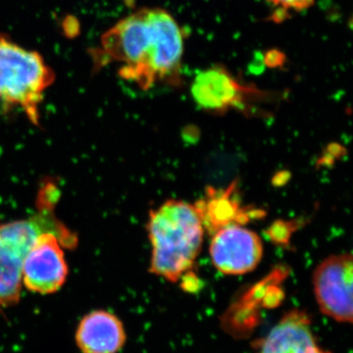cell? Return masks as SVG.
<instances>
[{"mask_svg":"<svg viewBox=\"0 0 353 353\" xmlns=\"http://www.w3.org/2000/svg\"><path fill=\"white\" fill-rule=\"evenodd\" d=\"M63 248L67 245L57 234L39 236L23 264L22 283L28 290L50 294L61 289L68 276Z\"/></svg>","mask_w":353,"mask_h":353,"instance_id":"ba28073f","label":"cell"},{"mask_svg":"<svg viewBox=\"0 0 353 353\" xmlns=\"http://www.w3.org/2000/svg\"><path fill=\"white\" fill-rule=\"evenodd\" d=\"M272 4L277 12L282 14H289L290 12H301L310 8L314 4L315 0H267Z\"/></svg>","mask_w":353,"mask_h":353,"instance_id":"7c38bea8","label":"cell"},{"mask_svg":"<svg viewBox=\"0 0 353 353\" xmlns=\"http://www.w3.org/2000/svg\"><path fill=\"white\" fill-rule=\"evenodd\" d=\"M190 92L199 108L217 114L232 109L245 110L272 95L254 85L241 83L222 65H213L199 71L192 81Z\"/></svg>","mask_w":353,"mask_h":353,"instance_id":"5b68a950","label":"cell"},{"mask_svg":"<svg viewBox=\"0 0 353 353\" xmlns=\"http://www.w3.org/2000/svg\"><path fill=\"white\" fill-rule=\"evenodd\" d=\"M211 261L220 273L240 276L254 270L263 256L259 234L243 225H230L213 233L209 246Z\"/></svg>","mask_w":353,"mask_h":353,"instance_id":"52a82bcc","label":"cell"},{"mask_svg":"<svg viewBox=\"0 0 353 353\" xmlns=\"http://www.w3.org/2000/svg\"><path fill=\"white\" fill-rule=\"evenodd\" d=\"M259 353H330L318 345L310 319L301 310L283 316L261 341Z\"/></svg>","mask_w":353,"mask_h":353,"instance_id":"9c48e42d","label":"cell"},{"mask_svg":"<svg viewBox=\"0 0 353 353\" xmlns=\"http://www.w3.org/2000/svg\"><path fill=\"white\" fill-rule=\"evenodd\" d=\"M57 197L54 185H48L39 194L36 214L0 225V307H10L19 301L23 264L41 234L54 233L67 248L76 245V236L55 217Z\"/></svg>","mask_w":353,"mask_h":353,"instance_id":"3957f363","label":"cell"},{"mask_svg":"<svg viewBox=\"0 0 353 353\" xmlns=\"http://www.w3.org/2000/svg\"><path fill=\"white\" fill-rule=\"evenodd\" d=\"M290 224L285 222H278L271 227V238L273 241H279V243H284L289 240L290 236Z\"/></svg>","mask_w":353,"mask_h":353,"instance_id":"4fadbf2b","label":"cell"},{"mask_svg":"<svg viewBox=\"0 0 353 353\" xmlns=\"http://www.w3.org/2000/svg\"><path fill=\"white\" fill-rule=\"evenodd\" d=\"M185 38L182 28L161 8H141L102 34L94 63H119V76L148 90L158 83L182 81Z\"/></svg>","mask_w":353,"mask_h":353,"instance_id":"6da1fadb","label":"cell"},{"mask_svg":"<svg viewBox=\"0 0 353 353\" xmlns=\"http://www.w3.org/2000/svg\"><path fill=\"white\" fill-rule=\"evenodd\" d=\"M352 256L331 255L316 267L313 287L320 311L336 322L352 323Z\"/></svg>","mask_w":353,"mask_h":353,"instance_id":"8992f818","label":"cell"},{"mask_svg":"<svg viewBox=\"0 0 353 353\" xmlns=\"http://www.w3.org/2000/svg\"><path fill=\"white\" fill-rule=\"evenodd\" d=\"M148 230L152 248L150 272L178 282L201 253L205 229L199 208L178 199L167 201L150 211Z\"/></svg>","mask_w":353,"mask_h":353,"instance_id":"7a4b0ae2","label":"cell"},{"mask_svg":"<svg viewBox=\"0 0 353 353\" xmlns=\"http://www.w3.org/2000/svg\"><path fill=\"white\" fill-rule=\"evenodd\" d=\"M54 80V72L39 52L0 34V102L3 105L22 109L38 126L39 104Z\"/></svg>","mask_w":353,"mask_h":353,"instance_id":"277c9868","label":"cell"},{"mask_svg":"<svg viewBox=\"0 0 353 353\" xmlns=\"http://www.w3.org/2000/svg\"><path fill=\"white\" fill-rule=\"evenodd\" d=\"M126 339L122 321L106 310L88 313L76 332L77 345L82 353H118Z\"/></svg>","mask_w":353,"mask_h":353,"instance_id":"30bf717a","label":"cell"},{"mask_svg":"<svg viewBox=\"0 0 353 353\" xmlns=\"http://www.w3.org/2000/svg\"><path fill=\"white\" fill-rule=\"evenodd\" d=\"M234 185L224 192L211 190L205 199L196 204L201 212L204 229L214 232L230 225H243L248 220V212L240 208V203L234 199Z\"/></svg>","mask_w":353,"mask_h":353,"instance_id":"8fae6325","label":"cell"}]
</instances>
